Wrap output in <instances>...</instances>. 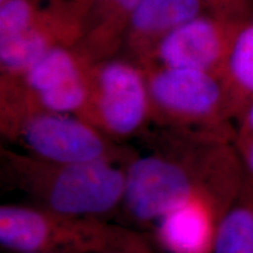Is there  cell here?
<instances>
[{
    "label": "cell",
    "instance_id": "8",
    "mask_svg": "<svg viewBox=\"0 0 253 253\" xmlns=\"http://www.w3.org/2000/svg\"><path fill=\"white\" fill-rule=\"evenodd\" d=\"M89 9L90 0H40L26 27L0 42V77L19 78L50 50L78 46Z\"/></svg>",
    "mask_w": 253,
    "mask_h": 253
},
{
    "label": "cell",
    "instance_id": "14",
    "mask_svg": "<svg viewBox=\"0 0 253 253\" xmlns=\"http://www.w3.org/2000/svg\"><path fill=\"white\" fill-rule=\"evenodd\" d=\"M213 253H253V199L239 196L223 214Z\"/></svg>",
    "mask_w": 253,
    "mask_h": 253
},
{
    "label": "cell",
    "instance_id": "7",
    "mask_svg": "<svg viewBox=\"0 0 253 253\" xmlns=\"http://www.w3.org/2000/svg\"><path fill=\"white\" fill-rule=\"evenodd\" d=\"M95 63L78 46L60 47L21 77H0V94L36 108L80 118L89 100Z\"/></svg>",
    "mask_w": 253,
    "mask_h": 253
},
{
    "label": "cell",
    "instance_id": "19",
    "mask_svg": "<svg viewBox=\"0 0 253 253\" xmlns=\"http://www.w3.org/2000/svg\"><path fill=\"white\" fill-rule=\"evenodd\" d=\"M15 253H42V252H15Z\"/></svg>",
    "mask_w": 253,
    "mask_h": 253
},
{
    "label": "cell",
    "instance_id": "3",
    "mask_svg": "<svg viewBox=\"0 0 253 253\" xmlns=\"http://www.w3.org/2000/svg\"><path fill=\"white\" fill-rule=\"evenodd\" d=\"M0 130L24 153L49 162L126 166L136 156L77 115L39 109L4 95H0Z\"/></svg>",
    "mask_w": 253,
    "mask_h": 253
},
{
    "label": "cell",
    "instance_id": "11",
    "mask_svg": "<svg viewBox=\"0 0 253 253\" xmlns=\"http://www.w3.org/2000/svg\"><path fill=\"white\" fill-rule=\"evenodd\" d=\"M224 213L212 199L197 196L157 221L156 238L169 253H213Z\"/></svg>",
    "mask_w": 253,
    "mask_h": 253
},
{
    "label": "cell",
    "instance_id": "18",
    "mask_svg": "<svg viewBox=\"0 0 253 253\" xmlns=\"http://www.w3.org/2000/svg\"><path fill=\"white\" fill-rule=\"evenodd\" d=\"M101 253H151L150 249H122V250H110Z\"/></svg>",
    "mask_w": 253,
    "mask_h": 253
},
{
    "label": "cell",
    "instance_id": "13",
    "mask_svg": "<svg viewBox=\"0 0 253 253\" xmlns=\"http://www.w3.org/2000/svg\"><path fill=\"white\" fill-rule=\"evenodd\" d=\"M233 120L253 102V20L243 25L221 74Z\"/></svg>",
    "mask_w": 253,
    "mask_h": 253
},
{
    "label": "cell",
    "instance_id": "12",
    "mask_svg": "<svg viewBox=\"0 0 253 253\" xmlns=\"http://www.w3.org/2000/svg\"><path fill=\"white\" fill-rule=\"evenodd\" d=\"M140 0H90L84 36L78 47L91 61L114 58L125 46L132 13Z\"/></svg>",
    "mask_w": 253,
    "mask_h": 253
},
{
    "label": "cell",
    "instance_id": "17",
    "mask_svg": "<svg viewBox=\"0 0 253 253\" xmlns=\"http://www.w3.org/2000/svg\"><path fill=\"white\" fill-rule=\"evenodd\" d=\"M253 136V102L248 107L242 118L238 120V129L236 131L235 142L246 140Z\"/></svg>",
    "mask_w": 253,
    "mask_h": 253
},
{
    "label": "cell",
    "instance_id": "20",
    "mask_svg": "<svg viewBox=\"0 0 253 253\" xmlns=\"http://www.w3.org/2000/svg\"><path fill=\"white\" fill-rule=\"evenodd\" d=\"M4 1H6V0H0V2H4Z\"/></svg>",
    "mask_w": 253,
    "mask_h": 253
},
{
    "label": "cell",
    "instance_id": "16",
    "mask_svg": "<svg viewBox=\"0 0 253 253\" xmlns=\"http://www.w3.org/2000/svg\"><path fill=\"white\" fill-rule=\"evenodd\" d=\"M243 167V188L240 197L253 199V136L235 142Z\"/></svg>",
    "mask_w": 253,
    "mask_h": 253
},
{
    "label": "cell",
    "instance_id": "6",
    "mask_svg": "<svg viewBox=\"0 0 253 253\" xmlns=\"http://www.w3.org/2000/svg\"><path fill=\"white\" fill-rule=\"evenodd\" d=\"M80 119L118 143L143 131L153 115L141 66L116 58L95 63L89 100Z\"/></svg>",
    "mask_w": 253,
    "mask_h": 253
},
{
    "label": "cell",
    "instance_id": "4",
    "mask_svg": "<svg viewBox=\"0 0 253 253\" xmlns=\"http://www.w3.org/2000/svg\"><path fill=\"white\" fill-rule=\"evenodd\" d=\"M0 244L13 253L149 249L138 233L101 218L71 216L38 205L18 204L0 208Z\"/></svg>",
    "mask_w": 253,
    "mask_h": 253
},
{
    "label": "cell",
    "instance_id": "5",
    "mask_svg": "<svg viewBox=\"0 0 253 253\" xmlns=\"http://www.w3.org/2000/svg\"><path fill=\"white\" fill-rule=\"evenodd\" d=\"M149 88L153 122L168 130L230 140L232 113L223 79L192 68L141 66Z\"/></svg>",
    "mask_w": 253,
    "mask_h": 253
},
{
    "label": "cell",
    "instance_id": "9",
    "mask_svg": "<svg viewBox=\"0 0 253 253\" xmlns=\"http://www.w3.org/2000/svg\"><path fill=\"white\" fill-rule=\"evenodd\" d=\"M244 24L205 12L164 38L145 65L199 69L221 78L236 38Z\"/></svg>",
    "mask_w": 253,
    "mask_h": 253
},
{
    "label": "cell",
    "instance_id": "2",
    "mask_svg": "<svg viewBox=\"0 0 253 253\" xmlns=\"http://www.w3.org/2000/svg\"><path fill=\"white\" fill-rule=\"evenodd\" d=\"M1 175L38 207L71 216L104 219L125 195L126 166L112 162L58 163L2 149Z\"/></svg>",
    "mask_w": 253,
    "mask_h": 253
},
{
    "label": "cell",
    "instance_id": "15",
    "mask_svg": "<svg viewBox=\"0 0 253 253\" xmlns=\"http://www.w3.org/2000/svg\"><path fill=\"white\" fill-rule=\"evenodd\" d=\"M205 12L235 21L253 20V0H202Z\"/></svg>",
    "mask_w": 253,
    "mask_h": 253
},
{
    "label": "cell",
    "instance_id": "10",
    "mask_svg": "<svg viewBox=\"0 0 253 253\" xmlns=\"http://www.w3.org/2000/svg\"><path fill=\"white\" fill-rule=\"evenodd\" d=\"M203 13L202 0H140L125 40L131 61L145 65L164 38Z\"/></svg>",
    "mask_w": 253,
    "mask_h": 253
},
{
    "label": "cell",
    "instance_id": "1",
    "mask_svg": "<svg viewBox=\"0 0 253 253\" xmlns=\"http://www.w3.org/2000/svg\"><path fill=\"white\" fill-rule=\"evenodd\" d=\"M163 144L126 166L122 210L137 225L158 221L197 196L226 212L243 188V167L230 140L168 130Z\"/></svg>",
    "mask_w": 253,
    "mask_h": 253
}]
</instances>
